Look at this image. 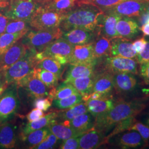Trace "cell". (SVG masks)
<instances>
[{
  "label": "cell",
  "mask_w": 149,
  "mask_h": 149,
  "mask_svg": "<svg viewBox=\"0 0 149 149\" xmlns=\"http://www.w3.org/2000/svg\"><path fill=\"white\" fill-rule=\"evenodd\" d=\"M79 92L70 83L63 82L58 87H55L53 99H63Z\"/></svg>",
  "instance_id": "obj_38"
},
{
  "label": "cell",
  "mask_w": 149,
  "mask_h": 149,
  "mask_svg": "<svg viewBox=\"0 0 149 149\" xmlns=\"http://www.w3.org/2000/svg\"><path fill=\"white\" fill-rule=\"evenodd\" d=\"M95 65H71L65 75L64 82L69 83L77 78L95 74Z\"/></svg>",
  "instance_id": "obj_25"
},
{
  "label": "cell",
  "mask_w": 149,
  "mask_h": 149,
  "mask_svg": "<svg viewBox=\"0 0 149 149\" xmlns=\"http://www.w3.org/2000/svg\"><path fill=\"white\" fill-rule=\"evenodd\" d=\"M93 43L94 54L97 59L111 55V40L110 39L102 36Z\"/></svg>",
  "instance_id": "obj_32"
},
{
  "label": "cell",
  "mask_w": 149,
  "mask_h": 149,
  "mask_svg": "<svg viewBox=\"0 0 149 149\" xmlns=\"http://www.w3.org/2000/svg\"><path fill=\"white\" fill-rule=\"evenodd\" d=\"M147 23H149V18H148V21H147Z\"/></svg>",
  "instance_id": "obj_56"
},
{
  "label": "cell",
  "mask_w": 149,
  "mask_h": 149,
  "mask_svg": "<svg viewBox=\"0 0 149 149\" xmlns=\"http://www.w3.org/2000/svg\"><path fill=\"white\" fill-rule=\"evenodd\" d=\"M92 116L89 112L81 114L69 121V124L75 130L84 134L94 128L95 122L92 120Z\"/></svg>",
  "instance_id": "obj_28"
},
{
  "label": "cell",
  "mask_w": 149,
  "mask_h": 149,
  "mask_svg": "<svg viewBox=\"0 0 149 149\" xmlns=\"http://www.w3.org/2000/svg\"><path fill=\"white\" fill-rule=\"evenodd\" d=\"M116 30L119 37L132 39L136 37L139 34L140 27L133 18L128 17H122L118 21Z\"/></svg>",
  "instance_id": "obj_16"
},
{
  "label": "cell",
  "mask_w": 149,
  "mask_h": 149,
  "mask_svg": "<svg viewBox=\"0 0 149 149\" xmlns=\"http://www.w3.org/2000/svg\"><path fill=\"white\" fill-rule=\"evenodd\" d=\"M113 88V74L111 72H106L96 75L92 92H97L110 95Z\"/></svg>",
  "instance_id": "obj_26"
},
{
  "label": "cell",
  "mask_w": 149,
  "mask_h": 149,
  "mask_svg": "<svg viewBox=\"0 0 149 149\" xmlns=\"http://www.w3.org/2000/svg\"><path fill=\"white\" fill-rule=\"evenodd\" d=\"M50 133L51 132L47 126L23 136L22 138L30 149H33V147L44 141Z\"/></svg>",
  "instance_id": "obj_29"
},
{
  "label": "cell",
  "mask_w": 149,
  "mask_h": 149,
  "mask_svg": "<svg viewBox=\"0 0 149 149\" xmlns=\"http://www.w3.org/2000/svg\"><path fill=\"white\" fill-rule=\"evenodd\" d=\"M145 123H146V124L147 125H148L149 127V117L148 118L146 119Z\"/></svg>",
  "instance_id": "obj_54"
},
{
  "label": "cell",
  "mask_w": 149,
  "mask_h": 149,
  "mask_svg": "<svg viewBox=\"0 0 149 149\" xmlns=\"http://www.w3.org/2000/svg\"><path fill=\"white\" fill-rule=\"evenodd\" d=\"M148 0H128L103 11L104 13H115L122 17H139L145 12Z\"/></svg>",
  "instance_id": "obj_9"
},
{
  "label": "cell",
  "mask_w": 149,
  "mask_h": 149,
  "mask_svg": "<svg viewBox=\"0 0 149 149\" xmlns=\"http://www.w3.org/2000/svg\"><path fill=\"white\" fill-rule=\"evenodd\" d=\"M117 144L123 149L136 148L140 146H145L141 136L135 130H130L119 135L117 140Z\"/></svg>",
  "instance_id": "obj_24"
},
{
  "label": "cell",
  "mask_w": 149,
  "mask_h": 149,
  "mask_svg": "<svg viewBox=\"0 0 149 149\" xmlns=\"http://www.w3.org/2000/svg\"><path fill=\"white\" fill-rule=\"evenodd\" d=\"M140 73L145 82L149 85V63L141 64Z\"/></svg>",
  "instance_id": "obj_48"
},
{
  "label": "cell",
  "mask_w": 149,
  "mask_h": 149,
  "mask_svg": "<svg viewBox=\"0 0 149 149\" xmlns=\"http://www.w3.org/2000/svg\"><path fill=\"white\" fill-rule=\"evenodd\" d=\"M83 101L80 93L73 95L69 97L53 100L54 107L59 109H69Z\"/></svg>",
  "instance_id": "obj_36"
},
{
  "label": "cell",
  "mask_w": 149,
  "mask_h": 149,
  "mask_svg": "<svg viewBox=\"0 0 149 149\" xmlns=\"http://www.w3.org/2000/svg\"><path fill=\"white\" fill-rule=\"evenodd\" d=\"M36 1H39V0H36Z\"/></svg>",
  "instance_id": "obj_58"
},
{
  "label": "cell",
  "mask_w": 149,
  "mask_h": 149,
  "mask_svg": "<svg viewBox=\"0 0 149 149\" xmlns=\"http://www.w3.org/2000/svg\"><path fill=\"white\" fill-rule=\"evenodd\" d=\"M40 6L36 0H11L10 5L3 13L10 20H23L29 23Z\"/></svg>",
  "instance_id": "obj_5"
},
{
  "label": "cell",
  "mask_w": 149,
  "mask_h": 149,
  "mask_svg": "<svg viewBox=\"0 0 149 149\" xmlns=\"http://www.w3.org/2000/svg\"><path fill=\"white\" fill-rule=\"evenodd\" d=\"M48 1V0H39V1H38L37 2H38L39 3H40V2H44V1Z\"/></svg>",
  "instance_id": "obj_55"
},
{
  "label": "cell",
  "mask_w": 149,
  "mask_h": 149,
  "mask_svg": "<svg viewBox=\"0 0 149 149\" xmlns=\"http://www.w3.org/2000/svg\"><path fill=\"white\" fill-rule=\"evenodd\" d=\"M35 68H41L49 71L56 74L59 79L62 77L63 70V65L52 57H43L38 61Z\"/></svg>",
  "instance_id": "obj_31"
},
{
  "label": "cell",
  "mask_w": 149,
  "mask_h": 149,
  "mask_svg": "<svg viewBox=\"0 0 149 149\" xmlns=\"http://www.w3.org/2000/svg\"><path fill=\"white\" fill-rule=\"evenodd\" d=\"M11 0H0V11H3L10 5Z\"/></svg>",
  "instance_id": "obj_51"
},
{
  "label": "cell",
  "mask_w": 149,
  "mask_h": 149,
  "mask_svg": "<svg viewBox=\"0 0 149 149\" xmlns=\"http://www.w3.org/2000/svg\"><path fill=\"white\" fill-rule=\"evenodd\" d=\"M37 52L28 49L26 54L8 69L3 72L6 83L9 85L16 84L33 71L37 64Z\"/></svg>",
  "instance_id": "obj_3"
},
{
  "label": "cell",
  "mask_w": 149,
  "mask_h": 149,
  "mask_svg": "<svg viewBox=\"0 0 149 149\" xmlns=\"http://www.w3.org/2000/svg\"><path fill=\"white\" fill-rule=\"evenodd\" d=\"M44 116V113L43 111L35 108L30 112H29L26 116L27 120L29 122L36 120Z\"/></svg>",
  "instance_id": "obj_46"
},
{
  "label": "cell",
  "mask_w": 149,
  "mask_h": 149,
  "mask_svg": "<svg viewBox=\"0 0 149 149\" xmlns=\"http://www.w3.org/2000/svg\"><path fill=\"white\" fill-rule=\"evenodd\" d=\"M147 43L146 38L142 37L139 38L133 42V48L134 50L139 54L143 52Z\"/></svg>",
  "instance_id": "obj_47"
},
{
  "label": "cell",
  "mask_w": 149,
  "mask_h": 149,
  "mask_svg": "<svg viewBox=\"0 0 149 149\" xmlns=\"http://www.w3.org/2000/svg\"><path fill=\"white\" fill-rule=\"evenodd\" d=\"M62 18L63 13L45 11L39 7L31 18L29 25L36 31L52 29L60 27Z\"/></svg>",
  "instance_id": "obj_6"
},
{
  "label": "cell",
  "mask_w": 149,
  "mask_h": 149,
  "mask_svg": "<svg viewBox=\"0 0 149 149\" xmlns=\"http://www.w3.org/2000/svg\"><path fill=\"white\" fill-rule=\"evenodd\" d=\"M29 23L23 20H10L6 28L5 33H17L29 31Z\"/></svg>",
  "instance_id": "obj_40"
},
{
  "label": "cell",
  "mask_w": 149,
  "mask_h": 149,
  "mask_svg": "<svg viewBox=\"0 0 149 149\" xmlns=\"http://www.w3.org/2000/svg\"><path fill=\"white\" fill-rule=\"evenodd\" d=\"M76 0H48L40 2V8L45 11L64 13L76 5Z\"/></svg>",
  "instance_id": "obj_27"
},
{
  "label": "cell",
  "mask_w": 149,
  "mask_h": 149,
  "mask_svg": "<svg viewBox=\"0 0 149 149\" xmlns=\"http://www.w3.org/2000/svg\"><path fill=\"white\" fill-rule=\"evenodd\" d=\"M93 43L74 45L70 60V65H95L97 58L93 52Z\"/></svg>",
  "instance_id": "obj_13"
},
{
  "label": "cell",
  "mask_w": 149,
  "mask_h": 149,
  "mask_svg": "<svg viewBox=\"0 0 149 149\" xmlns=\"http://www.w3.org/2000/svg\"><path fill=\"white\" fill-rule=\"evenodd\" d=\"M147 43L143 52L138 54L136 57L139 64L149 63V38H146Z\"/></svg>",
  "instance_id": "obj_45"
},
{
  "label": "cell",
  "mask_w": 149,
  "mask_h": 149,
  "mask_svg": "<svg viewBox=\"0 0 149 149\" xmlns=\"http://www.w3.org/2000/svg\"><path fill=\"white\" fill-rule=\"evenodd\" d=\"M138 61L134 59L116 56H111L106 60L105 66L112 74L131 73L138 74Z\"/></svg>",
  "instance_id": "obj_10"
},
{
  "label": "cell",
  "mask_w": 149,
  "mask_h": 149,
  "mask_svg": "<svg viewBox=\"0 0 149 149\" xmlns=\"http://www.w3.org/2000/svg\"><path fill=\"white\" fill-rule=\"evenodd\" d=\"M74 46L63 37L54 40L46 47L42 52L37 53L36 58L38 61L43 57H52L55 55L62 56L69 60L71 59Z\"/></svg>",
  "instance_id": "obj_8"
},
{
  "label": "cell",
  "mask_w": 149,
  "mask_h": 149,
  "mask_svg": "<svg viewBox=\"0 0 149 149\" xmlns=\"http://www.w3.org/2000/svg\"><path fill=\"white\" fill-rule=\"evenodd\" d=\"M85 103L88 111L95 118L109 111L114 104L111 97L97 100L90 99Z\"/></svg>",
  "instance_id": "obj_21"
},
{
  "label": "cell",
  "mask_w": 149,
  "mask_h": 149,
  "mask_svg": "<svg viewBox=\"0 0 149 149\" xmlns=\"http://www.w3.org/2000/svg\"><path fill=\"white\" fill-rule=\"evenodd\" d=\"M16 129L11 123L0 124V149H13L16 146Z\"/></svg>",
  "instance_id": "obj_20"
},
{
  "label": "cell",
  "mask_w": 149,
  "mask_h": 149,
  "mask_svg": "<svg viewBox=\"0 0 149 149\" xmlns=\"http://www.w3.org/2000/svg\"><path fill=\"white\" fill-rule=\"evenodd\" d=\"M8 86V85L6 83L4 79L3 72L0 71V95L7 88Z\"/></svg>",
  "instance_id": "obj_50"
},
{
  "label": "cell",
  "mask_w": 149,
  "mask_h": 149,
  "mask_svg": "<svg viewBox=\"0 0 149 149\" xmlns=\"http://www.w3.org/2000/svg\"><path fill=\"white\" fill-rule=\"evenodd\" d=\"M61 149H79V136L64 140L60 146Z\"/></svg>",
  "instance_id": "obj_44"
},
{
  "label": "cell",
  "mask_w": 149,
  "mask_h": 149,
  "mask_svg": "<svg viewBox=\"0 0 149 149\" xmlns=\"http://www.w3.org/2000/svg\"><path fill=\"white\" fill-rule=\"evenodd\" d=\"M10 19L0 12V36L5 33L6 28Z\"/></svg>",
  "instance_id": "obj_49"
},
{
  "label": "cell",
  "mask_w": 149,
  "mask_h": 149,
  "mask_svg": "<svg viewBox=\"0 0 149 149\" xmlns=\"http://www.w3.org/2000/svg\"><path fill=\"white\" fill-rule=\"evenodd\" d=\"M33 72L36 76L48 87L52 88L58 84L59 77L53 73L46 70L35 68Z\"/></svg>",
  "instance_id": "obj_34"
},
{
  "label": "cell",
  "mask_w": 149,
  "mask_h": 149,
  "mask_svg": "<svg viewBox=\"0 0 149 149\" xmlns=\"http://www.w3.org/2000/svg\"><path fill=\"white\" fill-rule=\"evenodd\" d=\"M113 87L118 93L131 92L137 85V80L131 73H116L113 74Z\"/></svg>",
  "instance_id": "obj_18"
},
{
  "label": "cell",
  "mask_w": 149,
  "mask_h": 149,
  "mask_svg": "<svg viewBox=\"0 0 149 149\" xmlns=\"http://www.w3.org/2000/svg\"><path fill=\"white\" fill-rule=\"evenodd\" d=\"M105 133L92 128L79 136V149H96L105 144Z\"/></svg>",
  "instance_id": "obj_15"
},
{
  "label": "cell",
  "mask_w": 149,
  "mask_h": 149,
  "mask_svg": "<svg viewBox=\"0 0 149 149\" xmlns=\"http://www.w3.org/2000/svg\"><path fill=\"white\" fill-rule=\"evenodd\" d=\"M104 12L95 6L80 5L63 13L60 28L65 32L80 28L95 32L99 29L100 21Z\"/></svg>",
  "instance_id": "obj_1"
},
{
  "label": "cell",
  "mask_w": 149,
  "mask_h": 149,
  "mask_svg": "<svg viewBox=\"0 0 149 149\" xmlns=\"http://www.w3.org/2000/svg\"><path fill=\"white\" fill-rule=\"evenodd\" d=\"M58 112H49L36 120L28 122L22 129L21 136L26 135L32 132L47 127L50 124L56 122Z\"/></svg>",
  "instance_id": "obj_23"
},
{
  "label": "cell",
  "mask_w": 149,
  "mask_h": 149,
  "mask_svg": "<svg viewBox=\"0 0 149 149\" xmlns=\"http://www.w3.org/2000/svg\"><path fill=\"white\" fill-rule=\"evenodd\" d=\"M128 0H76V5H91L95 6L102 11L111 8L113 6Z\"/></svg>",
  "instance_id": "obj_37"
},
{
  "label": "cell",
  "mask_w": 149,
  "mask_h": 149,
  "mask_svg": "<svg viewBox=\"0 0 149 149\" xmlns=\"http://www.w3.org/2000/svg\"><path fill=\"white\" fill-rule=\"evenodd\" d=\"M135 122H136V120L135 119V117H132L127 118L124 120L118 123L117 124H116L114 126V129L113 130L112 132L108 136H106L105 144L108 143L109 139L112 138L113 136L117 135L119 134L122 133L127 130H129V128L132 127V125Z\"/></svg>",
  "instance_id": "obj_39"
},
{
  "label": "cell",
  "mask_w": 149,
  "mask_h": 149,
  "mask_svg": "<svg viewBox=\"0 0 149 149\" xmlns=\"http://www.w3.org/2000/svg\"><path fill=\"white\" fill-rule=\"evenodd\" d=\"M145 107L144 104L137 102H118L109 111L95 118L94 128L106 134L118 123L135 117Z\"/></svg>",
  "instance_id": "obj_2"
},
{
  "label": "cell",
  "mask_w": 149,
  "mask_h": 149,
  "mask_svg": "<svg viewBox=\"0 0 149 149\" xmlns=\"http://www.w3.org/2000/svg\"><path fill=\"white\" fill-rule=\"evenodd\" d=\"M145 12H147L149 13V0L146 1L145 8Z\"/></svg>",
  "instance_id": "obj_53"
},
{
  "label": "cell",
  "mask_w": 149,
  "mask_h": 149,
  "mask_svg": "<svg viewBox=\"0 0 149 149\" xmlns=\"http://www.w3.org/2000/svg\"><path fill=\"white\" fill-rule=\"evenodd\" d=\"M58 138L53 134H50L48 137L40 144H38L33 148L34 149H53L57 143Z\"/></svg>",
  "instance_id": "obj_42"
},
{
  "label": "cell",
  "mask_w": 149,
  "mask_h": 149,
  "mask_svg": "<svg viewBox=\"0 0 149 149\" xmlns=\"http://www.w3.org/2000/svg\"><path fill=\"white\" fill-rule=\"evenodd\" d=\"M88 112L86 103H80L76 106L69 108L60 114L58 113V118H60L63 121H70L74 118ZM56 118V119H57Z\"/></svg>",
  "instance_id": "obj_35"
},
{
  "label": "cell",
  "mask_w": 149,
  "mask_h": 149,
  "mask_svg": "<svg viewBox=\"0 0 149 149\" xmlns=\"http://www.w3.org/2000/svg\"><path fill=\"white\" fill-rule=\"evenodd\" d=\"M130 39L122 37L111 39V56L127 58H136L138 54L134 50Z\"/></svg>",
  "instance_id": "obj_14"
},
{
  "label": "cell",
  "mask_w": 149,
  "mask_h": 149,
  "mask_svg": "<svg viewBox=\"0 0 149 149\" xmlns=\"http://www.w3.org/2000/svg\"><path fill=\"white\" fill-rule=\"evenodd\" d=\"M140 30L143 33L145 36L149 37V23H146L142 25L140 28Z\"/></svg>",
  "instance_id": "obj_52"
},
{
  "label": "cell",
  "mask_w": 149,
  "mask_h": 149,
  "mask_svg": "<svg viewBox=\"0 0 149 149\" xmlns=\"http://www.w3.org/2000/svg\"><path fill=\"white\" fill-rule=\"evenodd\" d=\"M52 102L48 97H39L35 99L33 106L35 108H38L44 112H46L52 106Z\"/></svg>",
  "instance_id": "obj_43"
},
{
  "label": "cell",
  "mask_w": 149,
  "mask_h": 149,
  "mask_svg": "<svg viewBox=\"0 0 149 149\" xmlns=\"http://www.w3.org/2000/svg\"><path fill=\"white\" fill-rule=\"evenodd\" d=\"M27 32L17 33H5L0 36V56L24 36Z\"/></svg>",
  "instance_id": "obj_33"
},
{
  "label": "cell",
  "mask_w": 149,
  "mask_h": 149,
  "mask_svg": "<svg viewBox=\"0 0 149 149\" xmlns=\"http://www.w3.org/2000/svg\"><path fill=\"white\" fill-rule=\"evenodd\" d=\"M29 49L22 39L18 40L0 56V71L3 72L22 58Z\"/></svg>",
  "instance_id": "obj_12"
},
{
  "label": "cell",
  "mask_w": 149,
  "mask_h": 149,
  "mask_svg": "<svg viewBox=\"0 0 149 149\" xmlns=\"http://www.w3.org/2000/svg\"><path fill=\"white\" fill-rule=\"evenodd\" d=\"M16 85L17 87L24 88L30 96L35 98L48 97L50 91V88L45 85L36 76L33 71L20 80Z\"/></svg>",
  "instance_id": "obj_11"
},
{
  "label": "cell",
  "mask_w": 149,
  "mask_h": 149,
  "mask_svg": "<svg viewBox=\"0 0 149 149\" xmlns=\"http://www.w3.org/2000/svg\"><path fill=\"white\" fill-rule=\"evenodd\" d=\"M51 133L55 135L58 139L66 140L70 138L80 136L82 134L75 130L69 124V121H63L60 123H53L48 126Z\"/></svg>",
  "instance_id": "obj_22"
},
{
  "label": "cell",
  "mask_w": 149,
  "mask_h": 149,
  "mask_svg": "<svg viewBox=\"0 0 149 149\" xmlns=\"http://www.w3.org/2000/svg\"><path fill=\"white\" fill-rule=\"evenodd\" d=\"M129 130H135L138 132L144 140V145H148L149 140V127L148 125H145L142 123L135 122L129 128Z\"/></svg>",
  "instance_id": "obj_41"
},
{
  "label": "cell",
  "mask_w": 149,
  "mask_h": 149,
  "mask_svg": "<svg viewBox=\"0 0 149 149\" xmlns=\"http://www.w3.org/2000/svg\"><path fill=\"white\" fill-rule=\"evenodd\" d=\"M121 17L122 16L115 13H104L100 21V32H102L103 36L111 40L119 37L116 30V25Z\"/></svg>",
  "instance_id": "obj_17"
},
{
  "label": "cell",
  "mask_w": 149,
  "mask_h": 149,
  "mask_svg": "<svg viewBox=\"0 0 149 149\" xmlns=\"http://www.w3.org/2000/svg\"><path fill=\"white\" fill-rule=\"evenodd\" d=\"M61 37L74 46L84 45L91 42L94 37V32L80 28H74L63 32Z\"/></svg>",
  "instance_id": "obj_19"
},
{
  "label": "cell",
  "mask_w": 149,
  "mask_h": 149,
  "mask_svg": "<svg viewBox=\"0 0 149 149\" xmlns=\"http://www.w3.org/2000/svg\"><path fill=\"white\" fill-rule=\"evenodd\" d=\"M20 106L17 86L11 84L0 95V120H6L15 115Z\"/></svg>",
  "instance_id": "obj_7"
},
{
  "label": "cell",
  "mask_w": 149,
  "mask_h": 149,
  "mask_svg": "<svg viewBox=\"0 0 149 149\" xmlns=\"http://www.w3.org/2000/svg\"><path fill=\"white\" fill-rule=\"evenodd\" d=\"M96 74L91 76L80 77L70 81L71 85L82 96L90 95L92 92V88L95 80Z\"/></svg>",
  "instance_id": "obj_30"
},
{
  "label": "cell",
  "mask_w": 149,
  "mask_h": 149,
  "mask_svg": "<svg viewBox=\"0 0 149 149\" xmlns=\"http://www.w3.org/2000/svg\"><path fill=\"white\" fill-rule=\"evenodd\" d=\"M1 123V120H0V124Z\"/></svg>",
  "instance_id": "obj_57"
},
{
  "label": "cell",
  "mask_w": 149,
  "mask_h": 149,
  "mask_svg": "<svg viewBox=\"0 0 149 149\" xmlns=\"http://www.w3.org/2000/svg\"><path fill=\"white\" fill-rule=\"evenodd\" d=\"M63 33L60 27L48 30L29 31L22 38V41L28 49L39 53L42 52L51 42L61 37Z\"/></svg>",
  "instance_id": "obj_4"
}]
</instances>
